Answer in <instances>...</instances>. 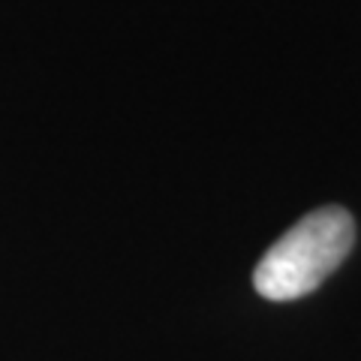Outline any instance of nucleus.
<instances>
[{
	"mask_svg": "<svg viewBox=\"0 0 361 361\" xmlns=\"http://www.w3.org/2000/svg\"><path fill=\"white\" fill-rule=\"evenodd\" d=\"M355 244V220L341 205H325L286 229L253 271V286L268 301H295L322 283Z\"/></svg>",
	"mask_w": 361,
	"mask_h": 361,
	"instance_id": "1",
	"label": "nucleus"
}]
</instances>
